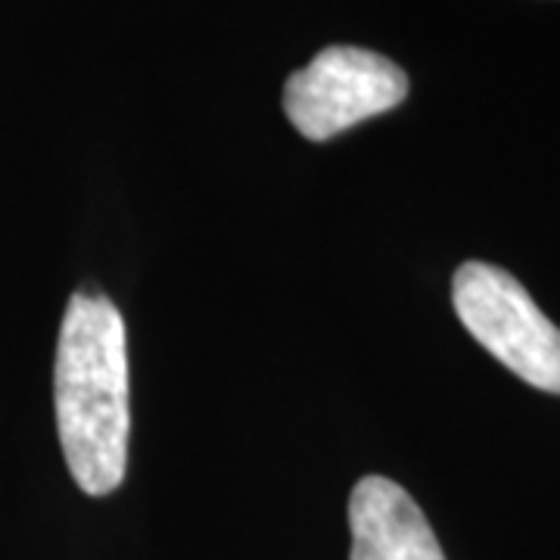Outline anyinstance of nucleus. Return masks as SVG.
<instances>
[{
  "label": "nucleus",
  "mask_w": 560,
  "mask_h": 560,
  "mask_svg": "<svg viewBox=\"0 0 560 560\" xmlns=\"http://www.w3.org/2000/svg\"><path fill=\"white\" fill-rule=\"evenodd\" d=\"M60 445L72 480L88 495L119 489L128 467V342L119 308L75 293L60 327L54 364Z\"/></svg>",
  "instance_id": "f257e3e1"
},
{
  "label": "nucleus",
  "mask_w": 560,
  "mask_h": 560,
  "mask_svg": "<svg viewBox=\"0 0 560 560\" xmlns=\"http://www.w3.org/2000/svg\"><path fill=\"white\" fill-rule=\"evenodd\" d=\"M452 302L467 334L529 386L560 396V327L541 315L521 280L489 261H464Z\"/></svg>",
  "instance_id": "f03ea898"
},
{
  "label": "nucleus",
  "mask_w": 560,
  "mask_h": 560,
  "mask_svg": "<svg viewBox=\"0 0 560 560\" xmlns=\"http://www.w3.org/2000/svg\"><path fill=\"white\" fill-rule=\"evenodd\" d=\"M408 97V75L364 47H324L283 88V113L308 140H330L396 109Z\"/></svg>",
  "instance_id": "7ed1b4c3"
},
{
  "label": "nucleus",
  "mask_w": 560,
  "mask_h": 560,
  "mask_svg": "<svg viewBox=\"0 0 560 560\" xmlns=\"http://www.w3.org/2000/svg\"><path fill=\"white\" fill-rule=\"evenodd\" d=\"M349 529V560H445L418 501L386 477H364L352 489Z\"/></svg>",
  "instance_id": "20e7f679"
}]
</instances>
